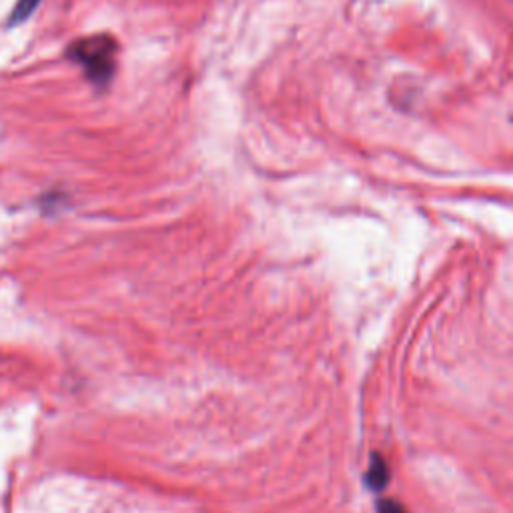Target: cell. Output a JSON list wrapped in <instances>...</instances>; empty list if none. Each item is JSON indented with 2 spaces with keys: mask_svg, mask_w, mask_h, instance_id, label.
<instances>
[{
  "mask_svg": "<svg viewBox=\"0 0 513 513\" xmlns=\"http://www.w3.org/2000/svg\"><path fill=\"white\" fill-rule=\"evenodd\" d=\"M37 5H39V0H21L19 9L15 11V21H23Z\"/></svg>",
  "mask_w": 513,
  "mask_h": 513,
  "instance_id": "obj_3",
  "label": "cell"
},
{
  "mask_svg": "<svg viewBox=\"0 0 513 513\" xmlns=\"http://www.w3.org/2000/svg\"><path fill=\"white\" fill-rule=\"evenodd\" d=\"M99 43L101 41H95V47H85L83 51H81V57L89 63V67L93 69V71H97V75L101 73V69L105 67H109L107 63H109V59H107V49H103V47H99Z\"/></svg>",
  "mask_w": 513,
  "mask_h": 513,
  "instance_id": "obj_2",
  "label": "cell"
},
{
  "mask_svg": "<svg viewBox=\"0 0 513 513\" xmlns=\"http://www.w3.org/2000/svg\"><path fill=\"white\" fill-rule=\"evenodd\" d=\"M387 481H389L387 463L379 455H373V459L369 463V469H367V483L373 489H381V487H385Z\"/></svg>",
  "mask_w": 513,
  "mask_h": 513,
  "instance_id": "obj_1",
  "label": "cell"
},
{
  "mask_svg": "<svg viewBox=\"0 0 513 513\" xmlns=\"http://www.w3.org/2000/svg\"><path fill=\"white\" fill-rule=\"evenodd\" d=\"M377 511H379V513H405V509H403L397 501H393V499H383V501H379Z\"/></svg>",
  "mask_w": 513,
  "mask_h": 513,
  "instance_id": "obj_4",
  "label": "cell"
}]
</instances>
